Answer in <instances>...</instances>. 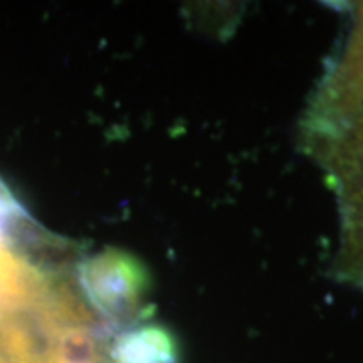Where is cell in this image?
Listing matches in <instances>:
<instances>
[{"mask_svg":"<svg viewBox=\"0 0 363 363\" xmlns=\"http://www.w3.org/2000/svg\"><path fill=\"white\" fill-rule=\"evenodd\" d=\"M79 289L101 320L123 330L148 311L152 281L147 267L131 254L106 249L81 264Z\"/></svg>","mask_w":363,"mask_h":363,"instance_id":"obj_1","label":"cell"},{"mask_svg":"<svg viewBox=\"0 0 363 363\" xmlns=\"http://www.w3.org/2000/svg\"><path fill=\"white\" fill-rule=\"evenodd\" d=\"M363 113V2L350 7L342 48L318 89L310 116L345 118Z\"/></svg>","mask_w":363,"mask_h":363,"instance_id":"obj_2","label":"cell"},{"mask_svg":"<svg viewBox=\"0 0 363 363\" xmlns=\"http://www.w3.org/2000/svg\"><path fill=\"white\" fill-rule=\"evenodd\" d=\"M115 363H179V343L174 333L160 325H133L113 337Z\"/></svg>","mask_w":363,"mask_h":363,"instance_id":"obj_3","label":"cell"}]
</instances>
